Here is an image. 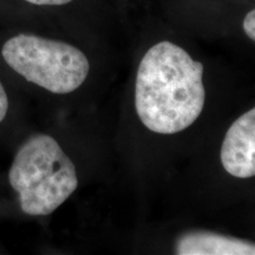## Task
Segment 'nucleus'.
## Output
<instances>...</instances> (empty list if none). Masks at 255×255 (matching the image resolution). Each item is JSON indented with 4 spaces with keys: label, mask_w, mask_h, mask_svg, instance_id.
Returning a JSON list of instances; mask_svg holds the SVG:
<instances>
[{
    "label": "nucleus",
    "mask_w": 255,
    "mask_h": 255,
    "mask_svg": "<svg viewBox=\"0 0 255 255\" xmlns=\"http://www.w3.org/2000/svg\"><path fill=\"white\" fill-rule=\"evenodd\" d=\"M205 101L202 63L170 41L146 51L135 85L136 113L145 128L161 135L182 131L199 119Z\"/></svg>",
    "instance_id": "f257e3e1"
},
{
    "label": "nucleus",
    "mask_w": 255,
    "mask_h": 255,
    "mask_svg": "<svg viewBox=\"0 0 255 255\" xmlns=\"http://www.w3.org/2000/svg\"><path fill=\"white\" fill-rule=\"evenodd\" d=\"M8 181L18 193L21 210L32 216L50 215L78 187L73 162L58 142L45 133L31 136L19 148Z\"/></svg>",
    "instance_id": "f03ea898"
},
{
    "label": "nucleus",
    "mask_w": 255,
    "mask_h": 255,
    "mask_svg": "<svg viewBox=\"0 0 255 255\" xmlns=\"http://www.w3.org/2000/svg\"><path fill=\"white\" fill-rule=\"evenodd\" d=\"M2 58L15 72L53 94H69L87 79L90 64L77 47L59 40L20 33L4 44Z\"/></svg>",
    "instance_id": "7ed1b4c3"
},
{
    "label": "nucleus",
    "mask_w": 255,
    "mask_h": 255,
    "mask_svg": "<svg viewBox=\"0 0 255 255\" xmlns=\"http://www.w3.org/2000/svg\"><path fill=\"white\" fill-rule=\"evenodd\" d=\"M221 162L229 175L239 178L255 175V110L232 124L221 146Z\"/></svg>",
    "instance_id": "20e7f679"
},
{
    "label": "nucleus",
    "mask_w": 255,
    "mask_h": 255,
    "mask_svg": "<svg viewBox=\"0 0 255 255\" xmlns=\"http://www.w3.org/2000/svg\"><path fill=\"white\" fill-rule=\"evenodd\" d=\"M178 255H253L255 247L248 241L208 232L187 233L175 247Z\"/></svg>",
    "instance_id": "39448f33"
},
{
    "label": "nucleus",
    "mask_w": 255,
    "mask_h": 255,
    "mask_svg": "<svg viewBox=\"0 0 255 255\" xmlns=\"http://www.w3.org/2000/svg\"><path fill=\"white\" fill-rule=\"evenodd\" d=\"M244 30L252 40L255 39V11L252 9L244 19Z\"/></svg>",
    "instance_id": "423d86ee"
},
{
    "label": "nucleus",
    "mask_w": 255,
    "mask_h": 255,
    "mask_svg": "<svg viewBox=\"0 0 255 255\" xmlns=\"http://www.w3.org/2000/svg\"><path fill=\"white\" fill-rule=\"evenodd\" d=\"M8 110V97L4 85L0 82V122H2Z\"/></svg>",
    "instance_id": "0eeeda50"
},
{
    "label": "nucleus",
    "mask_w": 255,
    "mask_h": 255,
    "mask_svg": "<svg viewBox=\"0 0 255 255\" xmlns=\"http://www.w3.org/2000/svg\"><path fill=\"white\" fill-rule=\"evenodd\" d=\"M33 5H44V6H58L65 5L68 2H71L72 0H25Z\"/></svg>",
    "instance_id": "6e6552de"
}]
</instances>
